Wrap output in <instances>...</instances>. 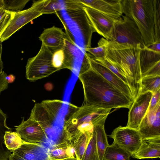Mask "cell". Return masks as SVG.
<instances>
[{
	"mask_svg": "<svg viewBox=\"0 0 160 160\" xmlns=\"http://www.w3.org/2000/svg\"><path fill=\"white\" fill-rule=\"evenodd\" d=\"M82 83L84 104L111 109H129L133 102L91 67L79 73Z\"/></svg>",
	"mask_w": 160,
	"mask_h": 160,
	"instance_id": "6da1fadb",
	"label": "cell"
},
{
	"mask_svg": "<svg viewBox=\"0 0 160 160\" xmlns=\"http://www.w3.org/2000/svg\"><path fill=\"white\" fill-rule=\"evenodd\" d=\"M140 44L108 40L105 58L125 76L134 100L141 93L142 78L139 63Z\"/></svg>",
	"mask_w": 160,
	"mask_h": 160,
	"instance_id": "7a4b0ae2",
	"label": "cell"
},
{
	"mask_svg": "<svg viewBox=\"0 0 160 160\" xmlns=\"http://www.w3.org/2000/svg\"><path fill=\"white\" fill-rule=\"evenodd\" d=\"M62 2L63 9L55 14L63 25L66 35L84 50L91 47L92 35L96 31L82 5L76 0Z\"/></svg>",
	"mask_w": 160,
	"mask_h": 160,
	"instance_id": "3957f363",
	"label": "cell"
},
{
	"mask_svg": "<svg viewBox=\"0 0 160 160\" xmlns=\"http://www.w3.org/2000/svg\"><path fill=\"white\" fill-rule=\"evenodd\" d=\"M123 14L138 26L145 46L155 42V0H121Z\"/></svg>",
	"mask_w": 160,
	"mask_h": 160,
	"instance_id": "277c9868",
	"label": "cell"
},
{
	"mask_svg": "<svg viewBox=\"0 0 160 160\" xmlns=\"http://www.w3.org/2000/svg\"><path fill=\"white\" fill-rule=\"evenodd\" d=\"M53 52L42 44L40 49L35 56L29 58L26 66V77L31 82L49 76L58 71L53 65Z\"/></svg>",
	"mask_w": 160,
	"mask_h": 160,
	"instance_id": "5b68a950",
	"label": "cell"
},
{
	"mask_svg": "<svg viewBox=\"0 0 160 160\" xmlns=\"http://www.w3.org/2000/svg\"><path fill=\"white\" fill-rule=\"evenodd\" d=\"M120 43L145 45L141 33L136 23L131 18L122 15L116 19L114 24L112 40Z\"/></svg>",
	"mask_w": 160,
	"mask_h": 160,
	"instance_id": "8992f818",
	"label": "cell"
},
{
	"mask_svg": "<svg viewBox=\"0 0 160 160\" xmlns=\"http://www.w3.org/2000/svg\"><path fill=\"white\" fill-rule=\"evenodd\" d=\"M42 2L43 0L35 1L29 8L13 12L12 19L1 37V41L7 40L23 26L42 15Z\"/></svg>",
	"mask_w": 160,
	"mask_h": 160,
	"instance_id": "52a82bcc",
	"label": "cell"
},
{
	"mask_svg": "<svg viewBox=\"0 0 160 160\" xmlns=\"http://www.w3.org/2000/svg\"><path fill=\"white\" fill-rule=\"evenodd\" d=\"M109 137L113 142L126 150L132 156L139 148L142 140L138 130L119 126L115 128Z\"/></svg>",
	"mask_w": 160,
	"mask_h": 160,
	"instance_id": "ba28073f",
	"label": "cell"
},
{
	"mask_svg": "<svg viewBox=\"0 0 160 160\" xmlns=\"http://www.w3.org/2000/svg\"><path fill=\"white\" fill-rule=\"evenodd\" d=\"M138 131L142 140L160 138V101L153 108L148 110Z\"/></svg>",
	"mask_w": 160,
	"mask_h": 160,
	"instance_id": "9c48e42d",
	"label": "cell"
},
{
	"mask_svg": "<svg viewBox=\"0 0 160 160\" xmlns=\"http://www.w3.org/2000/svg\"><path fill=\"white\" fill-rule=\"evenodd\" d=\"M83 8L96 32L108 40H112L116 19L97 10L82 5Z\"/></svg>",
	"mask_w": 160,
	"mask_h": 160,
	"instance_id": "30bf717a",
	"label": "cell"
},
{
	"mask_svg": "<svg viewBox=\"0 0 160 160\" xmlns=\"http://www.w3.org/2000/svg\"><path fill=\"white\" fill-rule=\"evenodd\" d=\"M152 95L151 92H147L140 93L134 100L129 109L127 127L138 130L148 111Z\"/></svg>",
	"mask_w": 160,
	"mask_h": 160,
	"instance_id": "8fae6325",
	"label": "cell"
},
{
	"mask_svg": "<svg viewBox=\"0 0 160 160\" xmlns=\"http://www.w3.org/2000/svg\"><path fill=\"white\" fill-rule=\"evenodd\" d=\"M15 127L22 140L26 142L41 143L47 137L45 130L37 122L29 118L25 120L23 117L21 124Z\"/></svg>",
	"mask_w": 160,
	"mask_h": 160,
	"instance_id": "7c38bea8",
	"label": "cell"
},
{
	"mask_svg": "<svg viewBox=\"0 0 160 160\" xmlns=\"http://www.w3.org/2000/svg\"><path fill=\"white\" fill-rule=\"evenodd\" d=\"M87 56L91 68L133 102V94L128 85L108 68L96 62L90 54L87 53Z\"/></svg>",
	"mask_w": 160,
	"mask_h": 160,
	"instance_id": "4fadbf2b",
	"label": "cell"
},
{
	"mask_svg": "<svg viewBox=\"0 0 160 160\" xmlns=\"http://www.w3.org/2000/svg\"><path fill=\"white\" fill-rule=\"evenodd\" d=\"M88 7L115 19L123 15L121 0H76Z\"/></svg>",
	"mask_w": 160,
	"mask_h": 160,
	"instance_id": "5bb4252c",
	"label": "cell"
},
{
	"mask_svg": "<svg viewBox=\"0 0 160 160\" xmlns=\"http://www.w3.org/2000/svg\"><path fill=\"white\" fill-rule=\"evenodd\" d=\"M26 160H52L49 151L40 143L22 140L21 146L12 151Z\"/></svg>",
	"mask_w": 160,
	"mask_h": 160,
	"instance_id": "9a60e30c",
	"label": "cell"
},
{
	"mask_svg": "<svg viewBox=\"0 0 160 160\" xmlns=\"http://www.w3.org/2000/svg\"><path fill=\"white\" fill-rule=\"evenodd\" d=\"M93 130L79 129L64 137V140L68 141L72 146L76 157L80 160L82 159L92 137Z\"/></svg>",
	"mask_w": 160,
	"mask_h": 160,
	"instance_id": "2e32d148",
	"label": "cell"
},
{
	"mask_svg": "<svg viewBox=\"0 0 160 160\" xmlns=\"http://www.w3.org/2000/svg\"><path fill=\"white\" fill-rule=\"evenodd\" d=\"M66 37L62 29L53 26L45 29L39 38L46 46L57 50L62 47Z\"/></svg>",
	"mask_w": 160,
	"mask_h": 160,
	"instance_id": "e0dca14e",
	"label": "cell"
},
{
	"mask_svg": "<svg viewBox=\"0 0 160 160\" xmlns=\"http://www.w3.org/2000/svg\"><path fill=\"white\" fill-rule=\"evenodd\" d=\"M138 159L160 158V138L142 140L137 151L132 156Z\"/></svg>",
	"mask_w": 160,
	"mask_h": 160,
	"instance_id": "ac0fdd59",
	"label": "cell"
},
{
	"mask_svg": "<svg viewBox=\"0 0 160 160\" xmlns=\"http://www.w3.org/2000/svg\"><path fill=\"white\" fill-rule=\"evenodd\" d=\"M139 60L142 78L149 70L156 65L160 64V52L150 50L145 46L140 50Z\"/></svg>",
	"mask_w": 160,
	"mask_h": 160,
	"instance_id": "d6986e66",
	"label": "cell"
},
{
	"mask_svg": "<svg viewBox=\"0 0 160 160\" xmlns=\"http://www.w3.org/2000/svg\"><path fill=\"white\" fill-rule=\"evenodd\" d=\"M29 118L37 122L45 130L51 126L54 121L42 102L35 104Z\"/></svg>",
	"mask_w": 160,
	"mask_h": 160,
	"instance_id": "ffe728a7",
	"label": "cell"
},
{
	"mask_svg": "<svg viewBox=\"0 0 160 160\" xmlns=\"http://www.w3.org/2000/svg\"><path fill=\"white\" fill-rule=\"evenodd\" d=\"M49 153L52 160L62 159L76 157L73 147L66 140L54 146L49 151Z\"/></svg>",
	"mask_w": 160,
	"mask_h": 160,
	"instance_id": "44dd1931",
	"label": "cell"
},
{
	"mask_svg": "<svg viewBox=\"0 0 160 160\" xmlns=\"http://www.w3.org/2000/svg\"><path fill=\"white\" fill-rule=\"evenodd\" d=\"M105 121H102L93 126V129L96 132V144L100 160H103L105 151L109 145L105 130Z\"/></svg>",
	"mask_w": 160,
	"mask_h": 160,
	"instance_id": "7402d4cb",
	"label": "cell"
},
{
	"mask_svg": "<svg viewBox=\"0 0 160 160\" xmlns=\"http://www.w3.org/2000/svg\"><path fill=\"white\" fill-rule=\"evenodd\" d=\"M131 157L130 153L113 142L107 147L103 160H130Z\"/></svg>",
	"mask_w": 160,
	"mask_h": 160,
	"instance_id": "603a6c76",
	"label": "cell"
},
{
	"mask_svg": "<svg viewBox=\"0 0 160 160\" xmlns=\"http://www.w3.org/2000/svg\"><path fill=\"white\" fill-rule=\"evenodd\" d=\"M141 93L147 92L152 93L160 89V76H146L142 78Z\"/></svg>",
	"mask_w": 160,
	"mask_h": 160,
	"instance_id": "cb8c5ba5",
	"label": "cell"
},
{
	"mask_svg": "<svg viewBox=\"0 0 160 160\" xmlns=\"http://www.w3.org/2000/svg\"><path fill=\"white\" fill-rule=\"evenodd\" d=\"M4 138L6 147L12 152L19 148L22 143V140L16 132L6 131Z\"/></svg>",
	"mask_w": 160,
	"mask_h": 160,
	"instance_id": "d4e9b609",
	"label": "cell"
},
{
	"mask_svg": "<svg viewBox=\"0 0 160 160\" xmlns=\"http://www.w3.org/2000/svg\"><path fill=\"white\" fill-rule=\"evenodd\" d=\"M82 160H100L96 144V132L93 128L92 137L84 152Z\"/></svg>",
	"mask_w": 160,
	"mask_h": 160,
	"instance_id": "484cf974",
	"label": "cell"
},
{
	"mask_svg": "<svg viewBox=\"0 0 160 160\" xmlns=\"http://www.w3.org/2000/svg\"><path fill=\"white\" fill-rule=\"evenodd\" d=\"M63 5L62 1L54 0H43L42 14H51L62 10Z\"/></svg>",
	"mask_w": 160,
	"mask_h": 160,
	"instance_id": "4316f807",
	"label": "cell"
},
{
	"mask_svg": "<svg viewBox=\"0 0 160 160\" xmlns=\"http://www.w3.org/2000/svg\"><path fill=\"white\" fill-rule=\"evenodd\" d=\"M108 41V40L102 38L98 43V47L86 48L85 49V51L91 53L96 59L105 58Z\"/></svg>",
	"mask_w": 160,
	"mask_h": 160,
	"instance_id": "83f0119b",
	"label": "cell"
},
{
	"mask_svg": "<svg viewBox=\"0 0 160 160\" xmlns=\"http://www.w3.org/2000/svg\"><path fill=\"white\" fill-rule=\"evenodd\" d=\"M52 118L56 119L63 104L62 101L58 99L46 100L42 102Z\"/></svg>",
	"mask_w": 160,
	"mask_h": 160,
	"instance_id": "f1b7e54d",
	"label": "cell"
},
{
	"mask_svg": "<svg viewBox=\"0 0 160 160\" xmlns=\"http://www.w3.org/2000/svg\"><path fill=\"white\" fill-rule=\"evenodd\" d=\"M3 6L8 12H16L22 11L29 0H2Z\"/></svg>",
	"mask_w": 160,
	"mask_h": 160,
	"instance_id": "f546056e",
	"label": "cell"
},
{
	"mask_svg": "<svg viewBox=\"0 0 160 160\" xmlns=\"http://www.w3.org/2000/svg\"><path fill=\"white\" fill-rule=\"evenodd\" d=\"M94 58L96 62L108 68L128 86V81L124 75L116 67L110 62L105 58L100 59H96Z\"/></svg>",
	"mask_w": 160,
	"mask_h": 160,
	"instance_id": "4dcf8cb0",
	"label": "cell"
},
{
	"mask_svg": "<svg viewBox=\"0 0 160 160\" xmlns=\"http://www.w3.org/2000/svg\"><path fill=\"white\" fill-rule=\"evenodd\" d=\"M155 42H160V0H155Z\"/></svg>",
	"mask_w": 160,
	"mask_h": 160,
	"instance_id": "1f68e13d",
	"label": "cell"
},
{
	"mask_svg": "<svg viewBox=\"0 0 160 160\" xmlns=\"http://www.w3.org/2000/svg\"><path fill=\"white\" fill-rule=\"evenodd\" d=\"M52 62L53 66L58 71L64 68L65 54L62 48L56 50L53 52Z\"/></svg>",
	"mask_w": 160,
	"mask_h": 160,
	"instance_id": "d6a6232c",
	"label": "cell"
},
{
	"mask_svg": "<svg viewBox=\"0 0 160 160\" xmlns=\"http://www.w3.org/2000/svg\"><path fill=\"white\" fill-rule=\"evenodd\" d=\"M6 119V115L0 108V146L4 143V137L6 132L11 131L12 129L7 125Z\"/></svg>",
	"mask_w": 160,
	"mask_h": 160,
	"instance_id": "836d02e7",
	"label": "cell"
},
{
	"mask_svg": "<svg viewBox=\"0 0 160 160\" xmlns=\"http://www.w3.org/2000/svg\"><path fill=\"white\" fill-rule=\"evenodd\" d=\"M13 12H9L0 21V38L1 37L12 19Z\"/></svg>",
	"mask_w": 160,
	"mask_h": 160,
	"instance_id": "e575fe53",
	"label": "cell"
},
{
	"mask_svg": "<svg viewBox=\"0 0 160 160\" xmlns=\"http://www.w3.org/2000/svg\"><path fill=\"white\" fill-rule=\"evenodd\" d=\"M160 101V89L157 92L152 93V95L148 110L153 108Z\"/></svg>",
	"mask_w": 160,
	"mask_h": 160,
	"instance_id": "d590c367",
	"label": "cell"
},
{
	"mask_svg": "<svg viewBox=\"0 0 160 160\" xmlns=\"http://www.w3.org/2000/svg\"><path fill=\"white\" fill-rule=\"evenodd\" d=\"M146 47L151 50L160 52V42H154L145 46Z\"/></svg>",
	"mask_w": 160,
	"mask_h": 160,
	"instance_id": "8d00e7d4",
	"label": "cell"
},
{
	"mask_svg": "<svg viewBox=\"0 0 160 160\" xmlns=\"http://www.w3.org/2000/svg\"><path fill=\"white\" fill-rule=\"evenodd\" d=\"M10 155L8 160H26L14 152Z\"/></svg>",
	"mask_w": 160,
	"mask_h": 160,
	"instance_id": "74e56055",
	"label": "cell"
},
{
	"mask_svg": "<svg viewBox=\"0 0 160 160\" xmlns=\"http://www.w3.org/2000/svg\"><path fill=\"white\" fill-rule=\"evenodd\" d=\"M2 42L0 40V73L3 71V64L2 60Z\"/></svg>",
	"mask_w": 160,
	"mask_h": 160,
	"instance_id": "f35d334b",
	"label": "cell"
},
{
	"mask_svg": "<svg viewBox=\"0 0 160 160\" xmlns=\"http://www.w3.org/2000/svg\"><path fill=\"white\" fill-rule=\"evenodd\" d=\"M6 79L8 83L13 82L15 80V77L12 74H10L7 76Z\"/></svg>",
	"mask_w": 160,
	"mask_h": 160,
	"instance_id": "ab89813d",
	"label": "cell"
},
{
	"mask_svg": "<svg viewBox=\"0 0 160 160\" xmlns=\"http://www.w3.org/2000/svg\"><path fill=\"white\" fill-rule=\"evenodd\" d=\"M8 12L5 10L3 6L0 8V21Z\"/></svg>",
	"mask_w": 160,
	"mask_h": 160,
	"instance_id": "60d3db41",
	"label": "cell"
},
{
	"mask_svg": "<svg viewBox=\"0 0 160 160\" xmlns=\"http://www.w3.org/2000/svg\"><path fill=\"white\" fill-rule=\"evenodd\" d=\"M80 160L76 157L72 158H68L62 159L60 160Z\"/></svg>",
	"mask_w": 160,
	"mask_h": 160,
	"instance_id": "b9f144b4",
	"label": "cell"
},
{
	"mask_svg": "<svg viewBox=\"0 0 160 160\" xmlns=\"http://www.w3.org/2000/svg\"><path fill=\"white\" fill-rule=\"evenodd\" d=\"M3 6L2 0H0V8Z\"/></svg>",
	"mask_w": 160,
	"mask_h": 160,
	"instance_id": "7bdbcfd3",
	"label": "cell"
}]
</instances>
